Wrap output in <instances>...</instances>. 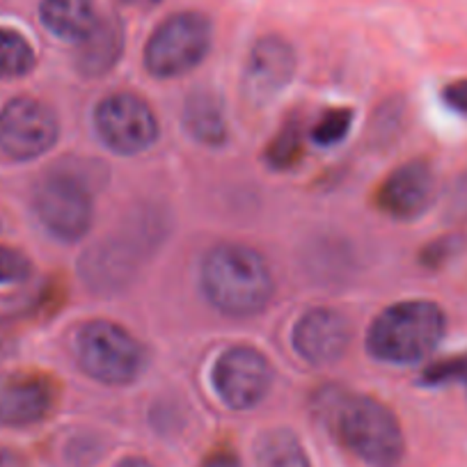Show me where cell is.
I'll use <instances>...</instances> for the list:
<instances>
[{"mask_svg": "<svg viewBox=\"0 0 467 467\" xmlns=\"http://www.w3.org/2000/svg\"><path fill=\"white\" fill-rule=\"evenodd\" d=\"M314 410L330 433L369 467H399L406 456V438L397 415L383 401L341 388H323Z\"/></svg>", "mask_w": 467, "mask_h": 467, "instance_id": "obj_1", "label": "cell"}, {"mask_svg": "<svg viewBox=\"0 0 467 467\" xmlns=\"http://www.w3.org/2000/svg\"><path fill=\"white\" fill-rule=\"evenodd\" d=\"M200 286L213 309L232 318L257 317L275 294L271 266L245 244L213 245L200 266Z\"/></svg>", "mask_w": 467, "mask_h": 467, "instance_id": "obj_2", "label": "cell"}, {"mask_svg": "<svg viewBox=\"0 0 467 467\" xmlns=\"http://www.w3.org/2000/svg\"><path fill=\"white\" fill-rule=\"evenodd\" d=\"M447 332L442 307L431 300H403L385 307L367 330V350L385 365H417Z\"/></svg>", "mask_w": 467, "mask_h": 467, "instance_id": "obj_3", "label": "cell"}, {"mask_svg": "<svg viewBox=\"0 0 467 467\" xmlns=\"http://www.w3.org/2000/svg\"><path fill=\"white\" fill-rule=\"evenodd\" d=\"M80 369L103 385H129L145 371L147 356L140 341L106 318L88 321L74 339Z\"/></svg>", "mask_w": 467, "mask_h": 467, "instance_id": "obj_4", "label": "cell"}, {"mask_svg": "<svg viewBox=\"0 0 467 467\" xmlns=\"http://www.w3.org/2000/svg\"><path fill=\"white\" fill-rule=\"evenodd\" d=\"M33 211L53 239L76 244L92 227V192L76 170L56 168L35 186Z\"/></svg>", "mask_w": 467, "mask_h": 467, "instance_id": "obj_5", "label": "cell"}, {"mask_svg": "<svg viewBox=\"0 0 467 467\" xmlns=\"http://www.w3.org/2000/svg\"><path fill=\"white\" fill-rule=\"evenodd\" d=\"M213 44V26L202 12H177L151 33L145 69L154 78H177L204 62Z\"/></svg>", "mask_w": 467, "mask_h": 467, "instance_id": "obj_6", "label": "cell"}, {"mask_svg": "<svg viewBox=\"0 0 467 467\" xmlns=\"http://www.w3.org/2000/svg\"><path fill=\"white\" fill-rule=\"evenodd\" d=\"M94 129L103 145L119 156L142 154L161 136L151 106L133 92H112L101 99L94 110Z\"/></svg>", "mask_w": 467, "mask_h": 467, "instance_id": "obj_7", "label": "cell"}, {"mask_svg": "<svg viewBox=\"0 0 467 467\" xmlns=\"http://www.w3.org/2000/svg\"><path fill=\"white\" fill-rule=\"evenodd\" d=\"M60 122L51 106L33 97H15L0 108V151L12 161H33L53 150Z\"/></svg>", "mask_w": 467, "mask_h": 467, "instance_id": "obj_8", "label": "cell"}, {"mask_svg": "<svg viewBox=\"0 0 467 467\" xmlns=\"http://www.w3.org/2000/svg\"><path fill=\"white\" fill-rule=\"evenodd\" d=\"M273 388V369L262 350L253 346H232L213 365V389L232 410H253Z\"/></svg>", "mask_w": 467, "mask_h": 467, "instance_id": "obj_9", "label": "cell"}, {"mask_svg": "<svg viewBox=\"0 0 467 467\" xmlns=\"http://www.w3.org/2000/svg\"><path fill=\"white\" fill-rule=\"evenodd\" d=\"M57 385L39 371H5L0 374V426L26 429L39 424L53 412Z\"/></svg>", "mask_w": 467, "mask_h": 467, "instance_id": "obj_10", "label": "cell"}, {"mask_svg": "<svg viewBox=\"0 0 467 467\" xmlns=\"http://www.w3.org/2000/svg\"><path fill=\"white\" fill-rule=\"evenodd\" d=\"M291 346L312 367H330L346 356L350 346V326L332 307H312L296 321Z\"/></svg>", "mask_w": 467, "mask_h": 467, "instance_id": "obj_11", "label": "cell"}, {"mask_svg": "<svg viewBox=\"0 0 467 467\" xmlns=\"http://www.w3.org/2000/svg\"><path fill=\"white\" fill-rule=\"evenodd\" d=\"M435 172L431 163L415 159L399 165L383 179L374 202L380 213L394 220H415L433 204Z\"/></svg>", "mask_w": 467, "mask_h": 467, "instance_id": "obj_12", "label": "cell"}, {"mask_svg": "<svg viewBox=\"0 0 467 467\" xmlns=\"http://www.w3.org/2000/svg\"><path fill=\"white\" fill-rule=\"evenodd\" d=\"M296 74V51L280 35L259 37L250 48L244 71V92L248 101H271L291 83Z\"/></svg>", "mask_w": 467, "mask_h": 467, "instance_id": "obj_13", "label": "cell"}, {"mask_svg": "<svg viewBox=\"0 0 467 467\" xmlns=\"http://www.w3.org/2000/svg\"><path fill=\"white\" fill-rule=\"evenodd\" d=\"M136 254L124 248V241H103L80 259V275L94 291H117L129 285L136 273Z\"/></svg>", "mask_w": 467, "mask_h": 467, "instance_id": "obj_14", "label": "cell"}, {"mask_svg": "<svg viewBox=\"0 0 467 467\" xmlns=\"http://www.w3.org/2000/svg\"><path fill=\"white\" fill-rule=\"evenodd\" d=\"M124 53V28L119 19L106 16L99 19L92 33L78 44L76 53V69L85 78H99L108 74L119 62Z\"/></svg>", "mask_w": 467, "mask_h": 467, "instance_id": "obj_15", "label": "cell"}, {"mask_svg": "<svg viewBox=\"0 0 467 467\" xmlns=\"http://www.w3.org/2000/svg\"><path fill=\"white\" fill-rule=\"evenodd\" d=\"M182 122L188 136L204 147H224L229 140L223 101L211 89H197L183 103Z\"/></svg>", "mask_w": 467, "mask_h": 467, "instance_id": "obj_16", "label": "cell"}, {"mask_svg": "<svg viewBox=\"0 0 467 467\" xmlns=\"http://www.w3.org/2000/svg\"><path fill=\"white\" fill-rule=\"evenodd\" d=\"M44 28L57 39L80 44L97 26L92 0H44L39 5Z\"/></svg>", "mask_w": 467, "mask_h": 467, "instance_id": "obj_17", "label": "cell"}, {"mask_svg": "<svg viewBox=\"0 0 467 467\" xmlns=\"http://www.w3.org/2000/svg\"><path fill=\"white\" fill-rule=\"evenodd\" d=\"M257 467H312L298 435L289 429L264 431L254 442Z\"/></svg>", "mask_w": 467, "mask_h": 467, "instance_id": "obj_18", "label": "cell"}, {"mask_svg": "<svg viewBox=\"0 0 467 467\" xmlns=\"http://www.w3.org/2000/svg\"><path fill=\"white\" fill-rule=\"evenodd\" d=\"M305 156V133L298 119H286L280 131L266 145L264 161L275 172L294 170Z\"/></svg>", "mask_w": 467, "mask_h": 467, "instance_id": "obj_19", "label": "cell"}, {"mask_svg": "<svg viewBox=\"0 0 467 467\" xmlns=\"http://www.w3.org/2000/svg\"><path fill=\"white\" fill-rule=\"evenodd\" d=\"M35 48L19 30L0 28V78H21L35 69Z\"/></svg>", "mask_w": 467, "mask_h": 467, "instance_id": "obj_20", "label": "cell"}, {"mask_svg": "<svg viewBox=\"0 0 467 467\" xmlns=\"http://www.w3.org/2000/svg\"><path fill=\"white\" fill-rule=\"evenodd\" d=\"M353 108H327L321 117H318L314 127L309 129V140L318 147H335L350 133L353 127Z\"/></svg>", "mask_w": 467, "mask_h": 467, "instance_id": "obj_21", "label": "cell"}, {"mask_svg": "<svg viewBox=\"0 0 467 467\" xmlns=\"http://www.w3.org/2000/svg\"><path fill=\"white\" fill-rule=\"evenodd\" d=\"M467 380V353L465 356L444 358V360L431 362L420 376L421 385L429 388H440L449 383H465Z\"/></svg>", "mask_w": 467, "mask_h": 467, "instance_id": "obj_22", "label": "cell"}, {"mask_svg": "<svg viewBox=\"0 0 467 467\" xmlns=\"http://www.w3.org/2000/svg\"><path fill=\"white\" fill-rule=\"evenodd\" d=\"M462 245L465 244H462V239L456 236V234H449V236H442V239L431 241L429 245H424V248L420 250V264L424 268H431V271L442 268L444 264L451 262V259L461 253Z\"/></svg>", "mask_w": 467, "mask_h": 467, "instance_id": "obj_23", "label": "cell"}, {"mask_svg": "<svg viewBox=\"0 0 467 467\" xmlns=\"http://www.w3.org/2000/svg\"><path fill=\"white\" fill-rule=\"evenodd\" d=\"M33 273V264L21 250L0 245V285H21Z\"/></svg>", "mask_w": 467, "mask_h": 467, "instance_id": "obj_24", "label": "cell"}, {"mask_svg": "<svg viewBox=\"0 0 467 467\" xmlns=\"http://www.w3.org/2000/svg\"><path fill=\"white\" fill-rule=\"evenodd\" d=\"M449 220L453 223H467V172L453 182L451 191L447 195V209H444Z\"/></svg>", "mask_w": 467, "mask_h": 467, "instance_id": "obj_25", "label": "cell"}, {"mask_svg": "<svg viewBox=\"0 0 467 467\" xmlns=\"http://www.w3.org/2000/svg\"><path fill=\"white\" fill-rule=\"evenodd\" d=\"M442 101L447 103L451 110L461 112L467 117V78L453 80L442 89Z\"/></svg>", "mask_w": 467, "mask_h": 467, "instance_id": "obj_26", "label": "cell"}, {"mask_svg": "<svg viewBox=\"0 0 467 467\" xmlns=\"http://www.w3.org/2000/svg\"><path fill=\"white\" fill-rule=\"evenodd\" d=\"M200 467H241V461L234 451H224L223 449V451H213L211 456H206Z\"/></svg>", "mask_w": 467, "mask_h": 467, "instance_id": "obj_27", "label": "cell"}, {"mask_svg": "<svg viewBox=\"0 0 467 467\" xmlns=\"http://www.w3.org/2000/svg\"><path fill=\"white\" fill-rule=\"evenodd\" d=\"M0 467H28L26 465L24 456L15 449H7V447H0Z\"/></svg>", "mask_w": 467, "mask_h": 467, "instance_id": "obj_28", "label": "cell"}, {"mask_svg": "<svg viewBox=\"0 0 467 467\" xmlns=\"http://www.w3.org/2000/svg\"><path fill=\"white\" fill-rule=\"evenodd\" d=\"M119 3L127 7H133V10H151V7H156L163 0H119Z\"/></svg>", "mask_w": 467, "mask_h": 467, "instance_id": "obj_29", "label": "cell"}, {"mask_svg": "<svg viewBox=\"0 0 467 467\" xmlns=\"http://www.w3.org/2000/svg\"><path fill=\"white\" fill-rule=\"evenodd\" d=\"M117 467H154L150 461H145V458H138V456H131V458H124L122 462Z\"/></svg>", "mask_w": 467, "mask_h": 467, "instance_id": "obj_30", "label": "cell"}, {"mask_svg": "<svg viewBox=\"0 0 467 467\" xmlns=\"http://www.w3.org/2000/svg\"><path fill=\"white\" fill-rule=\"evenodd\" d=\"M465 385H467V380H465Z\"/></svg>", "mask_w": 467, "mask_h": 467, "instance_id": "obj_31", "label": "cell"}]
</instances>
